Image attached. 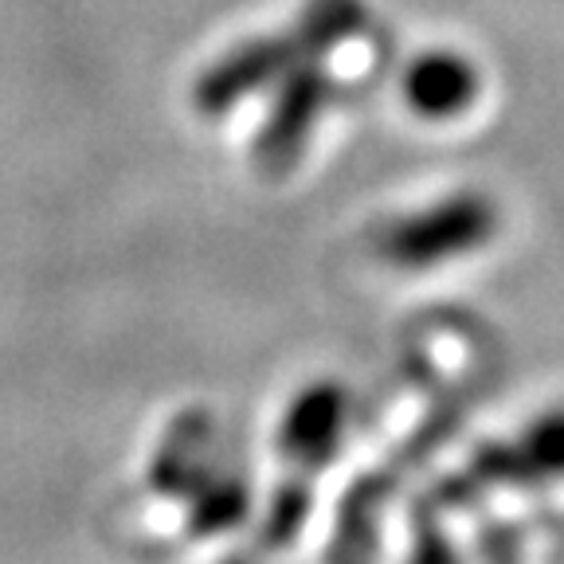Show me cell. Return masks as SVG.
<instances>
[{
  "mask_svg": "<svg viewBox=\"0 0 564 564\" xmlns=\"http://www.w3.org/2000/svg\"><path fill=\"white\" fill-rule=\"evenodd\" d=\"M341 412V392L334 384H314L291 412V440L294 443H322Z\"/></svg>",
  "mask_w": 564,
  "mask_h": 564,
  "instance_id": "cell-7",
  "label": "cell"
},
{
  "mask_svg": "<svg viewBox=\"0 0 564 564\" xmlns=\"http://www.w3.org/2000/svg\"><path fill=\"white\" fill-rule=\"evenodd\" d=\"M361 24V0H310L291 40L299 47V59H317V55H326L329 47L341 44L345 35H352Z\"/></svg>",
  "mask_w": 564,
  "mask_h": 564,
  "instance_id": "cell-5",
  "label": "cell"
},
{
  "mask_svg": "<svg viewBox=\"0 0 564 564\" xmlns=\"http://www.w3.org/2000/svg\"><path fill=\"white\" fill-rule=\"evenodd\" d=\"M329 90H334L329 75L310 59H299L294 67L282 70V87H279V95H274L263 133L256 138L259 173H267V176L291 173L302 145H306L310 130H314V118L322 115V106H326Z\"/></svg>",
  "mask_w": 564,
  "mask_h": 564,
  "instance_id": "cell-2",
  "label": "cell"
},
{
  "mask_svg": "<svg viewBox=\"0 0 564 564\" xmlns=\"http://www.w3.org/2000/svg\"><path fill=\"white\" fill-rule=\"evenodd\" d=\"M494 208L482 196H455L412 220L397 224L384 236V256L400 267H432L451 256H467L470 247L490 239Z\"/></svg>",
  "mask_w": 564,
  "mask_h": 564,
  "instance_id": "cell-1",
  "label": "cell"
},
{
  "mask_svg": "<svg viewBox=\"0 0 564 564\" xmlns=\"http://www.w3.org/2000/svg\"><path fill=\"white\" fill-rule=\"evenodd\" d=\"M478 95V70L455 52H427L404 70V102L423 118H451Z\"/></svg>",
  "mask_w": 564,
  "mask_h": 564,
  "instance_id": "cell-4",
  "label": "cell"
},
{
  "mask_svg": "<svg viewBox=\"0 0 564 564\" xmlns=\"http://www.w3.org/2000/svg\"><path fill=\"white\" fill-rule=\"evenodd\" d=\"M299 63V47L291 35H267V40H251V44L236 47L224 55L220 63H212L196 83V110L200 115H224L239 98L251 90L267 87V83L282 79V70Z\"/></svg>",
  "mask_w": 564,
  "mask_h": 564,
  "instance_id": "cell-3",
  "label": "cell"
},
{
  "mask_svg": "<svg viewBox=\"0 0 564 564\" xmlns=\"http://www.w3.org/2000/svg\"><path fill=\"white\" fill-rule=\"evenodd\" d=\"M498 478H538V475H564V415H549L525 435L518 451L498 455Z\"/></svg>",
  "mask_w": 564,
  "mask_h": 564,
  "instance_id": "cell-6",
  "label": "cell"
}]
</instances>
